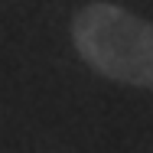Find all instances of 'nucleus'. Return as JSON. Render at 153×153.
Listing matches in <instances>:
<instances>
[{"mask_svg": "<svg viewBox=\"0 0 153 153\" xmlns=\"http://www.w3.org/2000/svg\"><path fill=\"white\" fill-rule=\"evenodd\" d=\"M72 42L82 62L98 75L153 88V23L117 3L94 0L72 16Z\"/></svg>", "mask_w": 153, "mask_h": 153, "instance_id": "obj_1", "label": "nucleus"}]
</instances>
